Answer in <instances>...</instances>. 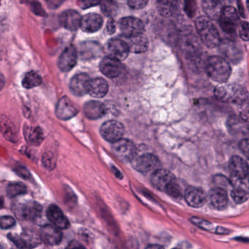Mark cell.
<instances>
[{"mask_svg": "<svg viewBox=\"0 0 249 249\" xmlns=\"http://www.w3.org/2000/svg\"><path fill=\"white\" fill-rule=\"evenodd\" d=\"M156 8L162 17H171L178 8V0H156Z\"/></svg>", "mask_w": 249, "mask_h": 249, "instance_id": "28", "label": "cell"}, {"mask_svg": "<svg viewBox=\"0 0 249 249\" xmlns=\"http://www.w3.org/2000/svg\"><path fill=\"white\" fill-rule=\"evenodd\" d=\"M42 83L40 75L36 71H29L25 74L23 80V86L29 89L39 86Z\"/></svg>", "mask_w": 249, "mask_h": 249, "instance_id": "32", "label": "cell"}, {"mask_svg": "<svg viewBox=\"0 0 249 249\" xmlns=\"http://www.w3.org/2000/svg\"><path fill=\"white\" fill-rule=\"evenodd\" d=\"M26 193V187L22 183H12L7 188V193L9 197H15Z\"/></svg>", "mask_w": 249, "mask_h": 249, "instance_id": "34", "label": "cell"}, {"mask_svg": "<svg viewBox=\"0 0 249 249\" xmlns=\"http://www.w3.org/2000/svg\"><path fill=\"white\" fill-rule=\"evenodd\" d=\"M89 81L90 78L84 73H80L74 76L70 83V91L77 96H82L86 94Z\"/></svg>", "mask_w": 249, "mask_h": 249, "instance_id": "22", "label": "cell"}, {"mask_svg": "<svg viewBox=\"0 0 249 249\" xmlns=\"http://www.w3.org/2000/svg\"><path fill=\"white\" fill-rule=\"evenodd\" d=\"M77 107L67 97H62L57 104L56 114L60 120L67 121L77 115Z\"/></svg>", "mask_w": 249, "mask_h": 249, "instance_id": "12", "label": "cell"}, {"mask_svg": "<svg viewBox=\"0 0 249 249\" xmlns=\"http://www.w3.org/2000/svg\"><path fill=\"white\" fill-rule=\"evenodd\" d=\"M99 4L102 13L108 17L112 18L118 11V4L115 0H100Z\"/></svg>", "mask_w": 249, "mask_h": 249, "instance_id": "31", "label": "cell"}, {"mask_svg": "<svg viewBox=\"0 0 249 249\" xmlns=\"http://www.w3.org/2000/svg\"><path fill=\"white\" fill-rule=\"evenodd\" d=\"M208 76L216 83H225L229 80L232 72L230 64L222 57L211 56L206 63Z\"/></svg>", "mask_w": 249, "mask_h": 249, "instance_id": "3", "label": "cell"}, {"mask_svg": "<svg viewBox=\"0 0 249 249\" xmlns=\"http://www.w3.org/2000/svg\"><path fill=\"white\" fill-rule=\"evenodd\" d=\"M149 0H127L129 6L134 10L144 8L147 5Z\"/></svg>", "mask_w": 249, "mask_h": 249, "instance_id": "36", "label": "cell"}, {"mask_svg": "<svg viewBox=\"0 0 249 249\" xmlns=\"http://www.w3.org/2000/svg\"><path fill=\"white\" fill-rule=\"evenodd\" d=\"M77 51L73 46H69L63 51L58 59V67L64 72L74 68L77 63Z\"/></svg>", "mask_w": 249, "mask_h": 249, "instance_id": "17", "label": "cell"}, {"mask_svg": "<svg viewBox=\"0 0 249 249\" xmlns=\"http://www.w3.org/2000/svg\"><path fill=\"white\" fill-rule=\"evenodd\" d=\"M211 205L217 210H223L228 206V193L222 187H216L211 190L209 193Z\"/></svg>", "mask_w": 249, "mask_h": 249, "instance_id": "21", "label": "cell"}, {"mask_svg": "<svg viewBox=\"0 0 249 249\" xmlns=\"http://www.w3.org/2000/svg\"><path fill=\"white\" fill-rule=\"evenodd\" d=\"M83 111L86 118L90 120H96L105 115L106 107L101 102L91 101L85 105Z\"/></svg>", "mask_w": 249, "mask_h": 249, "instance_id": "26", "label": "cell"}, {"mask_svg": "<svg viewBox=\"0 0 249 249\" xmlns=\"http://www.w3.org/2000/svg\"></svg>", "mask_w": 249, "mask_h": 249, "instance_id": "46", "label": "cell"}, {"mask_svg": "<svg viewBox=\"0 0 249 249\" xmlns=\"http://www.w3.org/2000/svg\"><path fill=\"white\" fill-rule=\"evenodd\" d=\"M219 46L221 47L222 53L230 61H232V62H238L239 60L241 59L242 53L234 42H231V41L221 42Z\"/></svg>", "mask_w": 249, "mask_h": 249, "instance_id": "27", "label": "cell"}, {"mask_svg": "<svg viewBox=\"0 0 249 249\" xmlns=\"http://www.w3.org/2000/svg\"><path fill=\"white\" fill-rule=\"evenodd\" d=\"M103 25V19L97 13H89L81 18L80 28L86 33L98 32Z\"/></svg>", "mask_w": 249, "mask_h": 249, "instance_id": "14", "label": "cell"}, {"mask_svg": "<svg viewBox=\"0 0 249 249\" xmlns=\"http://www.w3.org/2000/svg\"><path fill=\"white\" fill-rule=\"evenodd\" d=\"M42 212V206L36 202H29L25 204L20 205L18 207V216L24 219H37L40 216Z\"/></svg>", "mask_w": 249, "mask_h": 249, "instance_id": "23", "label": "cell"}, {"mask_svg": "<svg viewBox=\"0 0 249 249\" xmlns=\"http://www.w3.org/2000/svg\"><path fill=\"white\" fill-rule=\"evenodd\" d=\"M66 249H86L83 246L77 241H72Z\"/></svg>", "mask_w": 249, "mask_h": 249, "instance_id": "42", "label": "cell"}, {"mask_svg": "<svg viewBox=\"0 0 249 249\" xmlns=\"http://www.w3.org/2000/svg\"><path fill=\"white\" fill-rule=\"evenodd\" d=\"M191 222L194 225H197L199 228H202V229L206 230V231H212L213 226H212L211 224L203 220V219H198V218H192L191 219Z\"/></svg>", "mask_w": 249, "mask_h": 249, "instance_id": "37", "label": "cell"}, {"mask_svg": "<svg viewBox=\"0 0 249 249\" xmlns=\"http://www.w3.org/2000/svg\"><path fill=\"white\" fill-rule=\"evenodd\" d=\"M184 197L189 206L193 208L202 207L206 203L207 199L203 190L193 186L187 187L184 193Z\"/></svg>", "mask_w": 249, "mask_h": 249, "instance_id": "15", "label": "cell"}, {"mask_svg": "<svg viewBox=\"0 0 249 249\" xmlns=\"http://www.w3.org/2000/svg\"><path fill=\"white\" fill-rule=\"evenodd\" d=\"M123 37H132L145 32V26L140 19L135 17H124L118 23Z\"/></svg>", "mask_w": 249, "mask_h": 249, "instance_id": "7", "label": "cell"}, {"mask_svg": "<svg viewBox=\"0 0 249 249\" xmlns=\"http://www.w3.org/2000/svg\"><path fill=\"white\" fill-rule=\"evenodd\" d=\"M239 34L241 39L244 41H249V23L247 21L242 22L239 26Z\"/></svg>", "mask_w": 249, "mask_h": 249, "instance_id": "38", "label": "cell"}, {"mask_svg": "<svg viewBox=\"0 0 249 249\" xmlns=\"http://www.w3.org/2000/svg\"><path fill=\"white\" fill-rule=\"evenodd\" d=\"M3 203H4V200H3L2 197L0 196V209L3 206Z\"/></svg>", "mask_w": 249, "mask_h": 249, "instance_id": "45", "label": "cell"}, {"mask_svg": "<svg viewBox=\"0 0 249 249\" xmlns=\"http://www.w3.org/2000/svg\"><path fill=\"white\" fill-rule=\"evenodd\" d=\"M4 84H5V79H4V76L2 74H0V90L3 89Z\"/></svg>", "mask_w": 249, "mask_h": 249, "instance_id": "43", "label": "cell"}, {"mask_svg": "<svg viewBox=\"0 0 249 249\" xmlns=\"http://www.w3.org/2000/svg\"><path fill=\"white\" fill-rule=\"evenodd\" d=\"M215 96L219 100L235 105H244L248 100L245 88L235 83H221L216 86Z\"/></svg>", "mask_w": 249, "mask_h": 249, "instance_id": "2", "label": "cell"}, {"mask_svg": "<svg viewBox=\"0 0 249 249\" xmlns=\"http://www.w3.org/2000/svg\"><path fill=\"white\" fill-rule=\"evenodd\" d=\"M101 136L107 142L114 143L122 139L125 129L122 124L117 121H108L101 126Z\"/></svg>", "mask_w": 249, "mask_h": 249, "instance_id": "9", "label": "cell"}, {"mask_svg": "<svg viewBox=\"0 0 249 249\" xmlns=\"http://www.w3.org/2000/svg\"><path fill=\"white\" fill-rule=\"evenodd\" d=\"M81 16L76 10H65L59 16V23L67 30L74 32L80 28Z\"/></svg>", "mask_w": 249, "mask_h": 249, "instance_id": "18", "label": "cell"}, {"mask_svg": "<svg viewBox=\"0 0 249 249\" xmlns=\"http://www.w3.org/2000/svg\"><path fill=\"white\" fill-rule=\"evenodd\" d=\"M195 25L199 36L204 45L210 48H216L220 45L219 31L210 18L200 16L196 20Z\"/></svg>", "mask_w": 249, "mask_h": 249, "instance_id": "4", "label": "cell"}, {"mask_svg": "<svg viewBox=\"0 0 249 249\" xmlns=\"http://www.w3.org/2000/svg\"><path fill=\"white\" fill-rule=\"evenodd\" d=\"M218 20L222 30L230 35L235 33L239 27V15L232 6H225Z\"/></svg>", "mask_w": 249, "mask_h": 249, "instance_id": "6", "label": "cell"}, {"mask_svg": "<svg viewBox=\"0 0 249 249\" xmlns=\"http://www.w3.org/2000/svg\"><path fill=\"white\" fill-rule=\"evenodd\" d=\"M152 185L159 191L165 192L175 199L182 197V190L177 182L175 176L167 169L159 168L152 173L151 177Z\"/></svg>", "mask_w": 249, "mask_h": 249, "instance_id": "1", "label": "cell"}, {"mask_svg": "<svg viewBox=\"0 0 249 249\" xmlns=\"http://www.w3.org/2000/svg\"><path fill=\"white\" fill-rule=\"evenodd\" d=\"M13 124L6 118H0V129L6 138L11 141H14V138H16V132Z\"/></svg>", "mask_w": 249, "mask_h": 249, "instance_id": "33", "label": "cell"}, {"mask_svg": "<svg viewBox=\"0 0 249 249\" xmlns=\"http://www.w3.org/2000/svg\"><path fill=\"white\" fill-rule=\"evenodd\" d=\"M107 56L119 61H124L128 57L130 51L126 42L122 39L114 38L110 39L106 45Z\"/></svg>", "mask_w": 249, "mask_h": 249, "instance_id": "10", "label": "cell"}, {"mask_svg": "<svg viewBox=\"0 0 249 249\" xmlns=\"http://www.w3.org/2000/svg\"><path fill=\"white\" fill-rule=\"evenodd\" d=\"M240 149H241V152L248 158L249 152L248 139H244V140L241 142V143H240Z\"/></svg>", "mask_w": 249, "mask_h": 249, "instance_id": "41", "label": "cell"}, {"mask_svg": "<svg viewBox=\"0 0 249 249\" xmlns=\"http://www.w3.org/2000/svg\"><path fill=\"white\" fill-rule=\"evenodd\" d=\"M229 168L233 178L244 180L248 177V163L241 157L238 155L232 157L230 160Z\"/></svg>", "mask_w": 249, "mask_h": 249, "instance_id": "13", "label": "cell"}, {"mask_svg": "<svg viewBox=\"0 0 249 249\" xmlns=\"http://www.w3.org/2000/svg\"><path fill=\"white\" fill-rule=\"evenodd\" d=\"M225 0H203V8L208 18L219 19L225 7Z\"/></svg>", "mask_w": 249, "mask_h": 249, "instance_id": "25", "label": "cell"}, {"mask_svg": "<svg viewBox=\"0 0 249 249\" xmlns=\"http://www.w3.org/2000/svg\"><path fill=\"white\" fill-rule=\"evenodd\" d=\"M16 225V221L12 216H4L0 217V228L10 229Z\"/></svg>", "mask_w": 249, "mask_h": 249, "instance_id": "35", "label": "cell"}, {"mask_svg": "<svg viewBox=\"0 0 249 249\" xmlns=\"http://www.w3.org/2000/svg\"><path fill=\"white\" fill-rule=\"evenodd\" d=\"M123 38V40L128 46L130 53H142L146 52L149 48V39L144 33L132 37Z\"/></svg>", "mask_w": 249, "mask_h": 249, "instance_id": "19", "label": "cell"}, {"mask_svg": "<svg viewBox=\"0 0 249 249\" xmlns=\"http://www.w3.org/2000/svg\"><path fill=\"white\" fill-rule=\"evenodd\" d=\"M231 196L238 204L247 201L249 198L248 187H244L242 184H234V188L231 192Z\"/></svg>", "mask_w": 249, "mask_h": 249, "instance_id": "30", "label": "cell"}, {"mask_svg": "<svg viewBox=\"0 0 249 249\" xmlns=\"http://www.w3.org/2000/svg\"><path fill=\"white\" fill-rule=\"evenodd\" d=\"M108 91V84L106 80L102 78H95L90 80L88 86L87 93L92 97L103 98Z\"/></svg>", "mask_w": 249, "mask_h": 249, "instance_id": "24", "label": "cell"}, {"mask_svg": "<svg viewBox=\"0 0 249 249\" xmlns=\"http://www.w3.org/2000/svg\"><path fill=\"white\" fill-rule=\"evenodd\" d=\"M100 2V0H78L77 4L82 9H89L90 7H95Z\"/></svg>", "mask_w": 249, "mask_h": 249, "instance_id": "39", "label": "cell"}, {"mask_svg": "<svg viewBox=\"0 0 249 249\" xmlns=\"http://www.w3.org/2000/svg\"><path fill=\"white\" fill-rule=\"evenodd\" d=\"M99 70L102 74L109 78H115L122 74L124 67L121 61L114 59L111 57L105 56L99 64Z\"/></svg>", "mask_w": 249, "mask_h": 249, "instance_id": "11", "label": "cell"}, {"mask_svg": "<svg viewBox=\"0 0 249 249\" xmlns=\"http://www.w3.org/2000/svg\"><path fill=\"white\" fill-rule=\"evenodd\" d=\"M114 155L123 162H130L135 155L137 147L132 141L121 139L112 143Z\"/></svg>", "mask_w": 249, "mask_h": 249, "instance_id": "8", "label": "cell"}, {"mask_svg": "<svg viewBox=\"0 0 249 249\" xmlns=\"http://www.w3.org/2000/svg\"><path fill=\"white\" fill-rule=\"evenodd\" d=\"M130 162L136 171L142 174L153 173L161 168L159 158L154 154L143 149H137V148L135 155Z\"/></svg>", "mask_w": 249, "mask_h": 249, "instance_id": "5", "label": "cell"}, {"mask_svg": "<svg viewBox=\"0 0 249 249\" xmlns=\"http://www.w3.org/2000/svg\"><path fill=\"white\" fill-rule=\"evenodd\" d=\"M26 140L32 145H39L43 139V134L38 127H26L24 131Z\"/></svg>", "mask_w": 249, "mask_h": 249, "instance_id": "29", "label": "cell"}, {"mask_svg": "<svg viewBox=\"0 0 249 249\" xmlns=\"http://www.w3.org/2000/svg\"><path fill=\"white\" fill-rule=\"evenodd\" d=\"M47 216L51 224L60 230L67 229L70 226L68 219L64 216L62 211L56 205L49 206L47 211Z\"/></svg>", "mask_w": 249, "mask_h": 249, "instance_id": "20", "label": "cell"}, {"mask_svg": "<svg viewBox=\"0 0 249 249\" xmlns=\"http://www.w3.org/2000/svg\"><path fill=\"white\" fill-rule=\"evenodd\" d=\"M40 239L47 245H57L62 240V232L54 225H45L40 231Z\"/></svg>", "mask_w": 249, "mask_h": 249, "instance_id": "16", "label": "cell"}, {"mask_svg": "<svg viewBox=\"0 0 249 249\" xmlns=\"http://www.w3.org/2000/svg\"><path fill=\"white\" fill-rule=\"evenodd\" d=\"M115 32V20L113 18H110L107 23L106 27H105V33L107 35H111Z\"/></svg>", "mask_w": 249, "mask_h": 249, "instance_id": "40", "label": "cell"}, {"mask_svg": "<svg viewBox=\"0 0 249 249\" xmlns=\"http://www.w3.org/2000/svg\"><path fill=\"white\" fill-rule=\"evenodd\" d=\"M146 249H165L160 245H151Z\"/></svg>", "mask_w": 249, "mask_h": 249, "instance_id": "44", "label": "cell"}]
</instances>
